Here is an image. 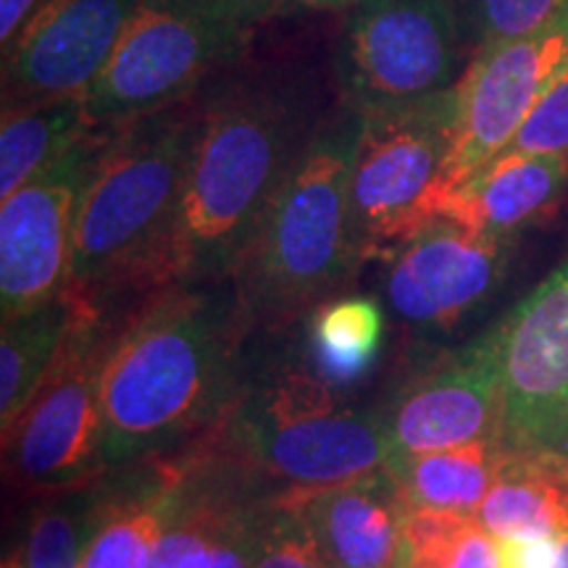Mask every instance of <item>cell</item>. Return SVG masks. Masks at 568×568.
Segmentation results:
<instances>
[{
  "mask_svg": "<svg viewBox=\"0 0 568 568\" xmlns=\"http://www.w3.org/2000/svg\"><path fill=\"white\" fill-rule=\"evenodd\" d=\"M568 69V6L552 24L468 63L458 82L460 116L443 195L508 151L539 98ZM439 195V197H443ZM439 209V205H437Z\"/></svg>",
  "mask_w": 568,
  "mask_h": 568,
  "instance_id": "obj_13",
  "label": "cell"
},
{
  "mask_svg": "<svg viewBox=\"0 0 568 568\" xmlns=\"http://www.w3.org/2000/svg\"><path fill=\"white\" fill-rule=\"evenodd\" d=\"M556 450H558V453H564V456H568V437L564 439V443H560V445L556 447Z\"/></svg>",
  "mask_w": 568,
  "mask_h": 568,
  "instance_id": "obj_35",
  "label": "cell"
},
{
  "mask_svg": "<svg viewBox=\"0 0 568 568\" xmlns=\"http://www.w3.org/2000/svg\"><path fill=\"white\" fill-rule=\"evenodd\" d=\"M71 303L67 295L3 318L0 329V426L3 437L24 414L38 387L51 372L55 355L67 335Z\"/></svg>",
  "mask_w": 568,
  "mask_h": 568,
  "instance_id": "obj_24",
  "label": "cell"
},
{
  "mask_svg": "<svg viewBox=\"0 0 568 568\" xmlns=\"http://www.w3.org/2000/svg\"><path fill=\"white\" fill-rule=\"evenodd\" d=\"M253 568H332L295 508L272 497L258 521Z\"/></svg>",
  "mask_w": 568,
  "mask_h": 568,
  "instance_id": "obj_28",
  "label": "cell"
},
{
  "mask_svg": "<svg viewBox=\"0 0 568 568\" xmlns=\"http://www.w3.org/2000/svg\"><path fill=\"white\" fill-rule=\"evenodd\" d=\"M510 445H542L568 397V261L495 326Z\"/></svg>",
  "mask_w": 568,
  "mask_h": 568,
  "instance_id": "obj_16",
  "label": "cell"
},
{
  "mask_svg": "<svg viewBox=\"0 0 568 568\" xmlns=\"http://www.w3.org/2000/svg\"><path fill=\"white\" fill-rule=\"evenodd\" d=\"M376 414L387 429L393 458L508 443L495 329L410 368Z\"/></svg>",
  "mask_w": 568,
  "mask_h": 568,
  "instance_id": "obj_10",
  "label": "cell"
},
{
  "mask_svg": "<svg viewBox=\"0 0 568 568\" xmlns=\"http://www.w3.org/2000/svg\"><path fill=\"white\" fill-rule=\"evenodd\" d=\"M514 240L435 216L389 251L382 276L387 308L414 332H447L489 303L506 280Z\"/></svg>",
  "mask_w": 568,
  "mask_h": 568,
  "instance_id": "obj_11",
  "label": "cell"
},
{
  "mask_svg": "<svg viewBox=\"0 0 568 568\" xmlns=\"http://www.w3.org/2000/svg\"><path fill=\"white\" fill-rule=\"evenodd\" d=\"M297 510L332 568H403V497L389 471L353 485L274 497Z\"/></svg>",
  "mask_w": 568,
  "mask_h": 568,
  "instance_id": "obj_17",
  "label": "cell"
},
{
  "mask_svg": "<svg viewBox=\"0 0 568 568\" xmlns=\"http://www.w3.org/2000/svg\"><path fill=\"white\" fill-rule=\"evenodd\" d=\"M69 303L67 335L51 372L3 437L9 481L30 497L92 487L105 471L103 368L126 305L80 297Z\"/></svg>",
  "mask_w": 568,
  "mask_h": 568,
  "instance_id": "obj_7",
  "label": "cell"
},
{
  "mask_svg": "<svg viewBox=\"0 0 568 568\" xmlns=\"http://www.w3.org/2000/svg\"><path fill=\"white\" fill-rule=\"evenodd\" d=\"M92 132L82 98L3 109L0 126V197L38 180Z\"/></svg>",
  "mask_w": 568,
  "mask_h": 568,
  "instance_id": "obj_23",
  "label": "cell"
},
{
  "mask_svg": "<svg viewBox=\"0 0 568 568\" xmlns=\"http://www.w3.org/2000/svg\"><path fill=\"white\" fill-rule=\"evenodd\" d=\"M3 568H27V564H24V552H21V548L6 552Z\"/></svg>",
  "mask_w": 568,
  "mask_h": 568,
  "instance_id": "obj_32",
  "label": "cell"
},
{
  "mask_svg": "<svg viewBox=\"0 0 568 568\" xmlns=\"http://www.w3.org/2000/svg\"><path fill=\"white\" fill-rule=\"evenodd\" d=\"M247 335L232 280L163 287L126 305L103 368L105 468L216 432L243 389Z\"/></svg>",
  "mask_w": 568,
  "mask_h": 568,
  "instance_id": "obj_2",
  "label": "cell"
},
{
  "mask_svg": "<svg viewBox=\"0 0 568 568\" xmlns=\"http://www.w3.org/2000/svg\"><path fill=\"white\" fill-rule=\"evenodd\" d=\"M251 3H264V6H272V9H276L282 13V6H280V0H251Z\"/></svg>",
  "mask_w": 568,
  "mask_h": 568,
  "instance_id": "obj_34",
  "label": "cell"
},
{
  "mask_svg": "<svg viewBox=\"0 0 568 568\" xmlns=\"http://www.w3.org/2000/svg\"><path fill=\"white\" fill-rule=\"evenodd\" d=\"M506 445L474 443L450 450L422 453V456L393 458L389 474L408 506L474 516L489 487L495 485Z\"/></svg>",
  "mask_w": 568,
  "mask_h": 568,
  "instance_id": "obj_21",
  "label": "cell"
},
{
  "mask_svg": "<svg viewBox=\"0 0 568 568\" xmlns=\"http://www.w3.org/2000/svg\"><path fill=\"white\" fill-rule=\"evenodd\" d=\"M468 63L450 0H361L337 13L332 71L339 103L358 113L443 95L458 88Z\"/></svg>",
  "mask_w": 568,
  "mask_h": 568,
  "instance_id": "obj_8",
  "label": "cell"
},
{
  "mask_svg": "<svg viewBox=\"0 0 568 568\" xmlns=\"http://www.w3.org/2000/svg\"><path fill=\"white\" fill-rule=\"evenodd\" d=\"M337 13H276L201 95L187 176L140 297L232 280L276 190L339 109Z\"/></svg>",
  "mask_w": 568,
  "mask_h": 568,
  "instance_id": "obj_1",
  "label": "cell"
},
{
  "mask_svg": "<svg viewBox=\"0 0 568 568\" xmlns=\"http://www.w3.org/2000/svg\"><path fill=\"white\" fill-rule=\"evenodd\" d=\"M510 148L524 153H568V69L539 98Z\"/></svg>",
  "mask_w": 568,
  "mask_h": 568,
  "instance_id": "obj_29",
  "label": "cell"
},
{
  "mask_svg": "<svg viewBox=\"0 0 568 568\" xmlns=\"http://www.w3.org/2000/svg\"><path fill=\"white\" fill-rule=\"evenodd\" d=\"M184 456L187 468L151 568H253L255 531L274 495L213 437L197 439Z\"/></svg>",
  "mask_w": 568,
  "mask_h": 568,
  "instance_id": "obj_14",
  "label": "cell"
},
{
  "mask_svg": "<svg viewBox=\"0 0 568 568\" xmlns=\"http://www.w3.org/2000/svg\"><path fill=\"white\" fill-rule=\"evenodd\" d=\"M556 568H568V529L560 537V550H558V564Z\"/></svg>",
  "mask_w": 568,
  "mask_h": 568,
  "instance_id": "obj_33",
  "label": "cell"
},
{
  "mask_svg": "<svg viewBox=\"0 0 568 568\" xmlns=\"http://www.w3.org/2000/svg\"><path fill=\"white\" fill-rule=\"evenodd\" d=\"M98 485L38 497L21 548L27 568H82L98 506Z\"/></svg>",
  "mask_w": 568,
  "mask_h": 568,
  "instance_id": "obj_26",
  "label": "cell"
},
{
  "mask_svg": "<svg viewBox=\"0 0 568 568\" xmlns=\"http://www.w3.org/2000/svg\"><path fill=\"white\" fill-rule=\"evenodd\" d=\"M124 468L119 479L98 485L82 568H151L187 456L169 453Z\"/></svg>",
  "mask_w": 568,
  "mask_h": 568,
  "instance_id": "obj_19",
  "label": "cell"
},
{
  "mask_svg": "<svg viewBox=\"0 0 568 568\" xmlns=\"http://www.w3.org/2000/svg\"><path fill=\"white\" fill-rule=\"evenodd\" d=\"M276 13L251 0H142L82 95L90 126L116 132L193 98L251 48Z\"/></svg>",
  "mask_w": 568,
  "mask_h": 568,
  "instance_id": "obj_6",
  "label": "cell"
},
{
  "mask_svg": "<svg viewBox=\"0 0 568 568\" xmlns=\"http://www.w3.org/2000/svg\"><path fill=\"white\" fill-rule=\"evenodd\" d=\"M111 132L92 130L38 180L0 205V305L3 318L63 295L80 197Z\"/></svg>",
  "mask_w": 568,
  "mask_h": 568,
  "instance_id": "obj_12",
  "label": "cell"
},
{
  "mask_svg": "<svg viewBox=\"0 0 568 568\" xmlns=\"http://www.w3.org/2000/svg\"><path fill=\"white\" fill-rule=\"evenodd\" d=\"M201 95L111 132L80 197L63 295L95 305L140 301L142 280L172 226Z\"/></svg>",
  "mask_w": 568,
  "mask_h": 568,
  "instance_id": "obj_4",
  "label": "cell"
},
{
  "mask_svg": "<svg viewBox=\"0 0 568 568\" xmlns=\"http://www.w3.org/2000/svg\"><path fill=\"white\" fill-rule=\"evenodd\" d=\"M471 61L552 24L568 0H450Z\"/></svg>",
  "mask_w": 568,
  "mask_h": 568,
  "instance_id": "obj_27",
  "label": "cell"
},
{
  "mask_svg": "<svg viewBox=\"0 0 568 568\" xmlns=\"http://www.w3.org/2000/svg\"><path fill=\"white\" fill-rule=\"evenodd\" d=\"M500 545L503 568H556L560 539L535 537V539H497Z\"/></svg>",
  "mask_w": 568,
  "mask_h": 568,
  "instance_id": "obj_30",
  "label": "cell"
},
{
  "mask_svg": "<svg viewBox=\"0 0 568 568\" xmlns=\"http://www.w3.org/2000/svg\"><path fill=\"white\" fill-rule=\"evenodd\" d=\"M458 116V88L416 105L364 113L351 172L353 240L364 264L382 261L437 216Z\"/></svg>",
  "mask_w": 568,
  "mask_h": 568,
  "instance_id": "obj_9",
  "label": "cell"
},
{
  "mask_svg": "<svg viewBox=\"0 0 568 568\" xmlns=\"http://www.w3.org/2000/svg\"><path fill=\"white\" fill-rule=\"evenodd\" d=\"M361 0H280L284 11H303V13H343Z\"/></svg>",
  "mask_w": 568,
  "mask_h": 568,
  "instance_id": "obj_31",
  "label": "cell"
},
{
  "mask_svg": "<svg viewBox=\"0 0 568 568\" xmlns=\"http://www.w3.org/2000/svg\"><path fill=\"white\" fill-rule=\"evenodd\" d=\"M403 568H503L500 545L477 516L416 508L403 500Z\"/></svg>",
  "mask_w": 568,
  "mask_h": 568,
  "instance_id": "obj_25",
  "label": "cell"
},
{
  "mask_svg": "<svg viewBox=\"0 0 568 568\" xmlns=\"http://www.w3.org/2000/svg\"><path fill=\"white\" fill-rule=\"evenodd\" d=\"M474 516L495 539H560L568 529V456L508 443L495 485Z\"/></svg>",
  "mask_w": 568,
  "mask_h": 568,
  "instance_id": "obj_20",
  "label": "cell"
},
{
  "mask_svg": "<svg viewBox=\"0 0 568 568\" xmlns=\"http://www.w3.org/2000/svg\"><path fill=\"white\" fill-rule=\"evenodd\" d=\"M213 439L274 497L353 485L393 460L379 414L339 403V389L293 364L243 385Z\"/></svg>",
  "mask_w": 568,
  "mask_h": 568,
  "instance_id": "obj_5",
  "label": "cell"
},
{
  "mask_svg": "<svg viewBox=\"0 0 568 568\" xmlns=\"http://www.w3.org/2000/svg\"><path fill=\"white\" fill-rule=\"evenodd\" d=\"M382 337L385 314L374 297H332L305 322V366L329 387L345 389L374 366Z\"/></svg>",
  "mask_w": 568,
  "mask_h": 568,
  "instance_id": "obj_22",
  "label": "cell"
},
{
  "mask_svg": "<svg viewBox=\"0 0 568 568\" xmlns=\"http://www.w3.org/2000/svg\"><path fill=\"white\" fill-rule=\"evenodd\" d=\"M364 113L339 109L276 190L232 272L253 332H280L343 295L364 266L353 240L351 172Z\"/></svg>",
  "mask_w": 568,
  "mask_h": 568,
  "instance_id": "obj_3",
  "label": "cell"
},
{
  "mask_svg": "<svg viewBox=\"0 0 568 568\" xmlns=\"http://www.w3.org/2000/svg\"><path fill=\"white\" fill-rule=\"evenodd\" d=\"M568 190V153L503 151L439 197L437 216L514 240L558 209Z\"/></svg>",
  "mask_w": 568,
  "mask_h": 568,
  "instance_id": "obj_18",
  "label": "cell"
},
{
  "mask_svg": "<svg viewBox=\"0 0 568 568\" xmlns=\"http://www.w3.org/2000/svg\"><path fill=\"white\" fill-rule=\"evenodd\" d=\"M142 0H45L3 51V109L82 98Z\"/></svg>",
  "mask_w": 568,
  "mask_h": 568,
  "instance_id": "obj_15",
  "label": "cell"
}]
</instances>
